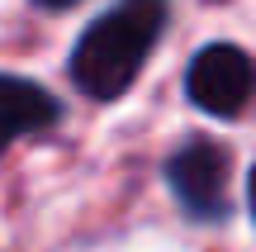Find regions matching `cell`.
<instances>
[{
	"label": "cell",
	"instance_id": "cell-1",
	"mask_svg": "<svg viewBox=\"0 0 256 252\" xmlns=\"http://www.w3.org/2000/svg\"><path fill=\"white\" fill-rule=\"evenodd\" d=\"M166 24V0H119L81 34L72 53V81L90 100H119L138 81L156 34Z\"/></svg>",
	"mask_w": 256,
	"mask_h": 252
},
{
	"label": "cell",
	"instance_id": "cell-2",
	"mask_svg": "<svg viewBox=\"0 0 256 252\" xmlns=\"http://www.w3.org/2000/svg\"><path fill=\"white\" fill-rule=\"evenodd\" d=\"M185 91H190V100L200 105L204 114L232 119V114L247 110L252 95H256V62L232 43H214L190 62Z\"/></svg>",
	"mask_w": 256,
	"mask_h": 252
},
{
	"label": "cell",
	"instance_id": "cell-3",
	"mask_svg": "<svg viewBox=\"0 0 256 252\" xmlns=\"http://www.w3.org/2000/svg\"><path fill=\"white\" fill-rule=\"evenodd\" d=\"M166 181H171L176 200L190 214H223V200H228V157H223L218 143H185L166 162Z\"/></svg>",
	"mask_w": 256,
	"mask_h": 252
},
{
	"label": "cell",
	"instance_id": "cell-4",
	"mask_svg": "<svg viewBox=\"0 0 256 252\" xmlns=\"http://www.w3.org/2000/svg\"><path fill=\"white\" fill-rule=\"evenodd\" d=\"M57 114L62 110H57V100L43 91V86L0 72V152H5L10 143H19L24 133L57 124Z\"/></svg>",
	"mask_w": 256,
	"mask_h": 252
},
{
	"label": "cell",
	"instance_id": "cell-5",
	"mask_svg": "<svg viewBox=\"0 0 256 252\" xmlns=\"http://www.w3.org/2000/svg\"><path fill=\"white\" fill-rule=\"evenodd\" d=\"M247 200H252V219H256V167H252V181H247Z\"/></svg>",
	"mask_w": 256,
	"mask_h": 252
},
{
	"label": "cell",
	"instance_id": "cell-6",
	"mask_svg": "<svg viewBox=\"0 0 256 252\" xmlns=\"http://www.w3.org/2000/svg\"><path fill=\"white\" fill-rule=\"evenodd\" d=\"M38 5H48V10H66V5H76V0H38Z\"/></svg>",
	"mask_w": 256,
	"mask_h": 252
}]
</instances>
